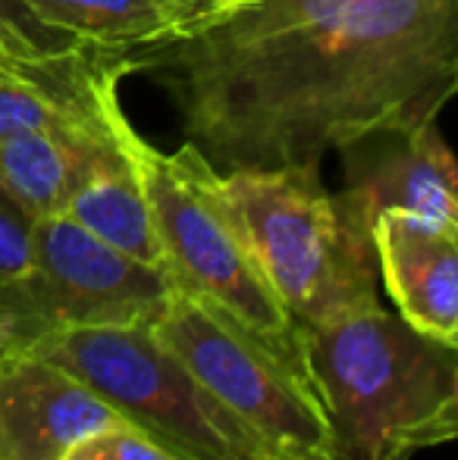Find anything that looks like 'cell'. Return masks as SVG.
<instances>
[{
	"mask_svg": "<svg viewBox=\"0 0 458 460\" xmlns=\"http://www.w3.org/2000/svg\"><path fill=\"white\" fill-rule=\"evenodd\" d=\"M227 191L257 270L301 329L330 326L380 304L371 226L318 166L227 172Z\"/></svg>",
	"mask_w": 458,
	"mask_h": 460,
	"instance_id": "277c9868",
	"label": "cell"
},
{
	"mask_svg": "<svg viewBox=\"0 0 458 460\" xmlns=\"http://www.w3.org/2000/svg\"><path fill=\"white\" fill-rule=\"evenodd\" d=\"M63 460H183L151 436L135 429L132 423L120 420L104 429L92 432L63 455Z\"/></svg>",
	"mask_w": 458,
	"mask_h": 460,
	"instance_id": "2e32d148",
	"label": "cell"
},
{
	"mask_svg": "<svg viewBox=\"0 0 458 460\" xmlns=\"http://www.w3.org/2000/svg\"><path fill=\"white\" fill-rule=\"evenodd\" d=\"M333 460H411L458 432V351L383 304L301 329Z\"/></svg>",
	"mask_w": 458,
	"mask_h": 460,
	"instance_id": "7a4b0ae2",
	"label": "cell"
},
{
	"mask_svg": "<svg viewBox=\"0 0 458 460\" xmlns=\"http://www.w3.org/2000/svg\"><path fill=\"white\" fill-rule=\"evenodd\" d=\"M129 135L122 154L101 164L85 182L76 188L73 198L63 207V217L73 219L76 226L92 232L94 238L111 244L120 254L164 273V257H160L157 248L145 191H141L139 172H135V164L129 157Z\"/></svg>",
	"mask_w": 458,
	"mask_h": 460,
	"instance_id": "4fadbf2b",
	"label": "cell"
},
{
	"mask_svg": "<svg viewBox=\"0 0 458 460\" xmlns=\"http://www.w3.org/2000/svg\"><path fill=\"white\" fill-rule=\"evenodd\" d=\"M132 122L122 110L104 119L31 128L0 141V188L29 219L63 213L73 191L126 147Z\"/></svg>",
	"mask_w": 458,
	"mask_h": 460,
	"instance_id": "7c38bea8",
	"label": "cell"
},
{
	"mask_svg": "<svg viewBox=\"0 0 458 460\" xmlns=\"http://www.w3.org/2000/svg\"><path fill=\"white\" fill-rule=\"evenodd\" d=\"M129 73V48L88 41L54 54L0 48V141L31 128L104 119L122 110L116 92Z\"/></svg>",
	"mask_w": 458,
	"mask_h": 460,
	"instance_id": "ba28073f",
	"label": "cell"
},
{
	"mask_svg": "<svg viewBox=\"0 0 458 460\" xmlns=\"http://www.w3.org/2000/svg\"><path fill=\"white\" fill-rule=\"evenodd\" d=\"M346 188L339 194L367 226L383 210H402L458 229V170L436 122L383 132L343 147Z\"/></svg>",
	"mask_w": 458,
	"mask_h": 460,
	"instance_id": "9c48e42d",
	"label": "cell"
},
{
	"mask_svg": "<svg viewBox=\"0 0 458 460\" xmlns=\"http://www.w3.org/2000/svg\"><path fill=\"white\" fill-rule=\"evenodd\" d=\"M220 6H236V4H245V0H217Z\"/></svg>",
	"mask_w": 458,
	"mask_h": 460,
	"instance_id": "ac0fdd59",
	"label": "cell"
},
{
	"mask_svg": "<svg viewBox=\"0 0 458 460\" xmlns=\"http://www.w3.org/2000/svg\"><path fill=\"white\" fill-rule=\"evenodd\" d=\"M31 354L82 379L126 423L183 460H280L148 326L60 329Z\"/></svg>",
	"mask_w": 458,
	"mask_h": 460,
	"instance_id": "5b68a950",
	"label": "cell"
},
{
	"mask_svg": "<svg viewBox=\"0 0 458 460\" xmlns=\"http://www.w3.org/2000/svg\"><path fill=\"white\" fill-rule=\"evenodd\" d=\"M148 329L280 460H333V432L314 385L255 335L176 288Z\"/></svg>",
	"mask_w": 458,
	"mask_h": 460,
	"instance_id": "52a82bcc",
	"label": "cell"
},
{
	"mask_svg": "<svg viewBox=\"0 0 458 460\" xmlns=\"http://www.w3.org/2000/svg\"><path fill=\"white\" fill-rule=\"evenodd\" d=\"M73 44H79V38L44 22L25 0H0V48L16 54H54Z\"/></svg>",
	"mask_w": 458,
	"mask_h": 460,
	"instance_id": "9a60e30c",
	"label": "cell"
},
{
	"mask_svg": "<svg viewBox=\"0 0 458 460\" xmlns=\"http://www.w3.org/2000/svg\"><path fill=\"white\" fill-rule=\"evenodd\" d=\"M129 157L148 200L164 276L173 288L232 320L311 382L301 326L257 270L220 172L189 141L164 154L139 132L129 135Z\"/></svg>",
	"mask_w": 458,
	"mask_h": 460,
	"instance_id": "3957f363",
	"label": "cell"
},
{
	"mask_svg": "<svg viewBox=\"0 0 458 460\" xmlns=\"http://www.w3.org/2000/svg\"><path fill=\"white\" fill-rule=\"evenodd\" d=\"M377 276L399 316L415 332L458 345V229L402 210H383L371 223Z\"/></svg>",
	"mask_w": 458,
	"mask_h": 460,
	"instance_id": "8fae6325",
	"label": "cell"
},
{
	"mask_svg": "<svg viewBox=\"0 0 458 460\" xmlns=\"http://www.w3.org/2000/svg\"><path fill=\"white\" fill-rule=\"evenodd\" d=\"M44 22L107 48H135L185 29L217 0H25Z\"/></svg>",
	"mask_w": 458,
	"mask_h": 460,
	"instance_id": "5bb4252c",
	"label": "cell"
},
{
	"mask_svg": "<svg viewBox=\"0 0 458 460\" xmlns=\"http://www.w3.org/2000/svg\"><path fill=\"white\" fill-rule=\"evenodd\" d=\"M120 413L54 360L0 351V460H63Z\"/></svg>",
	"mask_w": 458,
	"mask_h": 460,
	"instance_id": "30bf717a",
	"label": "cell"
},
{
	"mask_svg": "<svg viewBox=\"0 0 458 460\" xmlns=\"http://www.w3.org/2000/svg\"><path fill=\"white\" fill-rule=\"evenodd\" d=\"M173 285L63 213L31 219L29 267L0 282V351H29L60 329L148 326Z\"/></svg>",
	"mask_w": 458,
	"mask_h": 460,
	"instance_id": "8992f818",
	"label": "cell"
},
{
	"mask_svg": "<svg viewBox=\"0 0 458 460\" xmlns=\"http://www.w3.org/2000/svg\"><path fill=\"white\" fill-rule=\"evenodd\" d=\"M31 219L10 200H0V282L29 267Z\"/></svg>",
	"mask_w": 458,
	"mask_h": 460,
	"instance_id": "e0dca14e",
	"label": "cell"
},
{
	"mask_svg": "<svg viewBox=\"0 0 458 460\" xmlns=\"http://www.w3.org/2000/svg\"><path fill=\"white\" fill-rule=\"evenodd\" d=\"M0 200H10V198H6V191H4V188H0ZM10 204H13V200H10Z\"/></svg>",
	"mask_w": 458,
	"mask_h": 460,
	"instance_id": "d6986e66",
	"label": "cell"
},
{
	"mask_svg": "<svg viewBox=\"0 0 458 460\" xmlns=\"http://www.w3.org/2000/svg\"><path fill=\"white\" fill-rule=\"evenodd\" d=\"M220 176L436 122L458 85V0H245L129 48Z\"/></svg>",
	"mask_w": 458,
	"mask_h": 460,
	"instance_id": "6da1fadb",
	"label": "cell"
}]
</instances>
